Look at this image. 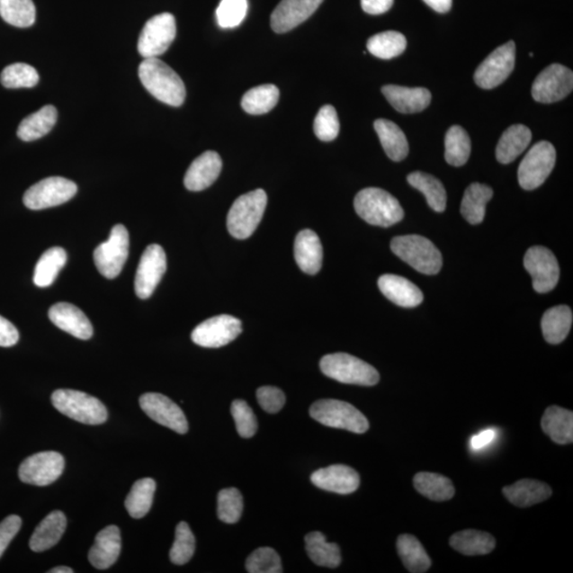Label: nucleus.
I'll return each mask as SVG.
<instances>
[{
	"label": "nucleus",
	"instance_id": "a18cd8bd",
	"mask_svg": "<svg viewBox=\"0 0 573 573\" xmlns=\"http://www.w3.org/2000/svg\"><path fill=\"white\" fill-rule=\"evenodd\" d=\"M366 47L372 55L383 60H389L400 56L406 50L407 40L404 34L398 31H386L370 38Z\"/></svg>",
	"mask_w": 573,
	"mask_h": 573
},
{
	"label": "nucleus",
	"instance_id": "5701e85b",
	"mask_svg": "<svg viewBox=\"0 0 573 573\" xmlns=\"http://www.w3.org/2000/svg\"><path fill=\"white\" fill-rule=\"evenodd\" d=\"M121 551V530L116 525H109L97 534L88 552V560L94 569L104 570L116 563Z\"/></svg>",
	"mask_w": 573,
	"mask_h": 573
},
{
	"label": "nucleus",
	"instance_id": "58836bf2",
	"mask_svg": "<svg viewBox=\"0 0 573 573\" xmlns=\"http://www.w3.org/2000/svg\"><path fill=\"white\" fill-rule=\"evenodd\" d=\"M67 252L60 246L51 247L35 265L33 282L40 288L49 287L56 281L58 272L67 264Z\"/></svg>",
	"mask_w": 573,
	"mask_h": 573
},
{
	"label": "nucleus",
	"instance_id": "393cba45",
	"mask_svg": "<svg viewBox=\"0 0 573 573\" xmlns=\"http://www.w3.org/2000/svg\"><path fill=\"white\" fill-rule=\"evenodd\" d=\"M294 258L300 270L315 275L322 268L323 247L320 238L311 229L300 230L294 242Z\"/></svg>",
	"mask_w": 573,
	"mask_h": 573
},
{
	"label": "nucleus",
	"instance_id": "7c9ffc66",
	"mask_svg": "<svg viewBox=\"0 0 573 573\" xmlns=\"http://www.w3.org/2000/svg\"><path fill=\"white\" fill-rule=\"evenodd\" d=\"M573 315L569 306H555L545 312L542 320L543 338L548 344L560 345L569 335Z\"/></svg>",
	"mask_w": 573,
	"mask_h": 573
},
{
	"label": "nucleus",
	"instance_id": "c9c22d12",
	"mask_svg": "<svg viewBox=\"0 0 573 573\" xmlns=\"http://www.w3.org/2000/svg\"><path fill=\"white\" fill-rule=\"evenodd\" d=\"M449 542L454 551L470 557L488 554L496 547V541L492 535L478 530L458 532L451 537Z\"/></svg>",
	"mask_w": 573,
	"mask_h": 573
},
{
	"label": "nucleus",
	"instance_id": "ddd939ff",
	"mask_svg": "<svg viewBox=\"0 0 573 573\" xmlns=\"http://www.w3.org/2000/svg\"><path fill=\"white\" fill-rule=\"evenodd\" d=\"M573 74L560 64H551L537 76L532 85V96L537 103L560 102L572 92Z\"/></svg>",
	"mask_w": 573,
	"mask_h": 573
},
{
	"label": "nucleus",
	"instance_id": "b1692460",
	"mask_svg": "<svg viewBox=\"0 0 573 573\" xmlns=\"http://www.w3.org/2000/svg\"><path fill=\"white\" fill-rule=\"evenodd\" d=\"M381 92L389 104L401 114L419 113L431 103V93L427 88L386 85Z\"/></svg>",
	"mask_w": 573,
	"mask_h": 573
},
{
	"label": "nucleus",
	"instance_id": "a19ab883",
	"mask_svg": "<svg viewBox=\"0 0 573 573\" xmlns=\"http://www.w3.org/2000/svg\"><path fill=\"white\" fill-rule=\"evenodd\" d=\"M407 180L412 187L417 189L426 197L431 209L438 212L445 210L447 193L444 186L436 177L416 171V173L407 175Z\"/></svg>",
	"mask_w": 573,
	"mask_h": 573
},
{
	"label": "nucleus",
	"instance_id": "c85d7f7f",
	"mask_svg": "<svg viewBox=\"0 0 573 573\" xmlns=\"http://www.w3.org/2000/svg\"><path fill=\"white\" fill-rule=\"evenodd\" d=\"M506 499L514 506L528 507L551 498L552 489L548 484L531 479H524L502 489Z\"/></svg>",
	"mask_w": 573,
	"mask_h": 573
},
{
	"label": "nucleus",
	"instance_id": "4468645a",
	"mask_svg": "<svg viewBox=\"0 0 573 573\" xmlns=\"http://www.w3.org/2000/svg\"><path fill=\"white\" fill-rule=\"evenodd\" d=\"M524 264L532 276L536 292H551L558 285L560 279L558 259L547 247L540 246L530 247L525 253Z\"/></svg>",
	"mask_w": 573,
	"mask_h": 573
},
{
	"label": "nucleus",
	"instance_id": "bf43d9fd",
	"mask_svg": "<svg viewBox=\"0 0 573 573\" xmlns=\"http://www.w3.org/2000/svg\"><path fill=\"white\" fill-rule=\"evenodd\" d=\"M496 433L493 429L482 431L479 434L472 436L470 441L471 448L474 451H480V449L487 447L495 439Z\"/></svg>",
	"mask_w": 573,
	"mask_h": 573
},
{
	"label": "nucleus",
	"instance_id": "ea45409f",
	"mask_svg": "<svg viewBox=\"0 0 573 573\" xmlns=\"http://www.w3.org/2000/svg\"><path fill=\"white\" fill-rule=\"evenodd\" d=\"M413 484L419 494L434 501L452 499L456 493L453 484L448 478L434 472H418Z\"/></svg>",
	"mask_w": 573,
	"mask_h": 573
},
{
	"label": "nucleus",
	"instance_id": "de8ad7c7",
	"mask_svg": "<svg viewBox=\"0 0 573 573\" xmlns=\"http://www.w3.org/2000/svg\"><path fill=\"white\" fill-rule=\"evenodd\" d=\"M39 80L37 69L25 63L11 64L0 76L2 85L7 88L34 87Z\"/></svg>",
	"mask_w": 573,
	"mask_h": 573
},
{
	"label": "nucleus",
	"instance_id": "f3484780",
	"mask_svg": "<svg viewBox=\"0 0 573 573\" xmlns=\"http://www.w3.org/2000/svg\"><path fill=\"white\" fill-rule=\"evenodd\" d=\"M167 269V257L158 245L147 246L135 276V293L139 299L150 298Z\"/></svg>",
	"mask_w": 573,
	"mask_h": 573
},
{
	"label": "nucleus",
	"instance_id": "5fc2aeb1",
	"mask_svg": "<svg viewBox=\"0 0 573 573\" xmlns=\"http://www.w3.org/2000/svg\"><path fill=\"white\" fill-rule=\"evenodd\" d=\"M258 404L265 412L275 415L285 406L286 397L281 389L275 387H262L256 393Z\"/></svg>",
	"mask_w": 573,
	"mask_h": 573
},
{
	"label": "nucleus",
	"instance_id": "f704fd0d",
	"mask_svg": "<svg viewBox=\"0 0 573 573\" xmlns=\"http://www.w3.org/2000/svg\"><path fill=\"white\" fill-rule=\"evenodd\" d=\"M306 551L318 566L336 569L341 564L340 548L335 542H328L321 532H311L305 537Z\"/></svg>",
	"mask_w": 573,
	"mask_h": 573
},
{
	"label": "nucleus",
	"instance_id": "864d4df0",
	"mask_svg": "<svg viewBox=\"0 0 573 573\" xmlns=\"http://www.w3.org/2000/svg\"><path fill=\"white\" fill-rule=\"evenodd\" d=\"M236 429L242 438L250 439L257 431V419L250 406L245 400L236 399L230 407Z\"/></svg>",
	"mask_w": 573,
	"mask_h": 573
},
{
	"label": "nucleus",
	"instance_id": "423d86ee",
	"mask_svg": "<svg viewBox=\"0 0 573 573\" xmlns=\"http://www.w3.org/2000/svg\"><path fill=\"white\" fill-rule=\"evenodd\" d=\"M51 401L62 415L82 424L100 425L108 419V411L102 401L76 389H57Z\"/></svg>",
	"mask_w": 573,
	"mask_h": 573
},
{
	"label": "nucleus",
	"instance_id": "0eeeda50",
	"mask_svg": "<svg viewBox=\"0 0 573 573\" xmlns=\"http://www.w3.org/2000/svg\"><path fill=\"white\" fill-rule=\"evenodd\" d=\"M310 416L324 426L362 434L370 428L368 419L357 407L338 399H321L310 407Z\"/></svg>",
	"mask_w": 573,
	"mask_h": 573
},
{
	"label": "nucleus",
	"instance_id": "6ab92c4d",
	"mask_svg": "<svg viewBox=\"0 0 573 573\" xmlns=\"http://www.w3.org/2000/svg\"><path fill=\"white\" fill-rule=\"evenodd\" d=\"M324 0H282L271 15V27L276 33H286L315 13Z\"/></svg>",
	"mask_w": 573,
	"mask_h": 573
},
{
	"label": "nucleus",
	"instance_id": "c03bdc74",
	"mask_svg": "<svg viewBox=\"0 0 573 573\" xmlns=\"http://www.w3.org/2000/svg\"><path fill=\"white\" fill-rule=\"evenodd\" d=\"M0 16L17 28L31 27L37 16L32 0H0Z\"/></svg>",
	"mask_w": 573,
	"mask_h": 573
},
{
	"label": "nucleus",
	"instance_id": "bb28decb",
	"mask_svg": "<svg viewBox=\"0 0 573 573\" xmlns=\"http://www.w3.org/2000/svg\"><path fill=\"white\" fill-rule=\"evenodd\" d=\"M67 521L64 513L53 511L47 515L33 532L29 547L34 552H43L56 546L67 530Z\"/></svg>",
	"mask_w": 573,
	"mask_h": 573
},
{
	"label": "nucleus",
	"instance_id": "4c0bfd02",
	"mask_svg": "<svg viewBox=\"0 0 573 573\" xmlns=\"http://www.w3.org/2000/svg\"><path fill=\"white\" fill-rule=\"evenodd\" d=\"M280 100V90L274 85H264L251 88L241 100V106L247 114L263 115L273 110Z\"/></svg>",
	"mask_w": 573,
	"mask_h": 573
},
{
	"label": "nucleus",
	"instance_id": "f257e3e1",
	"mask_svg": "<svg viewBox=\"0 0 573 573\" xmlns=\"http://www.w3.org/2000/svg\"><path fill=\"white\" fill-rule=\"evenodd\" d=\"M139 76L146 90L159 102L171 106H181L184 103V82L173 68L158 58H145L139 65Z\"/></svg>",
	"mask_w": 573,
	"mask_h": 573
},
{
	"label": "nucleus",
	"instance_id": "13d9d810",
	"mask_svg": "<svg viewBox=\"0 0 573 573\" xmlns=\"http://www.w3.org/2000/svg\"><path fill=\"white\" fill-rule=\"evenodd\" d=\"M394 0H362V7L365 13L380 15L392 8Z\"/></svg>",
	"mask_w": 573,
	"mask_h": 573
},
{
	"label": "nucleus",
	"instance_id": "4be33fe9",
	"mask_svg": "<svg viewBox=\"0 0 573 573\" xmlns=\"http://www.w3.org/2000/svg\"><path fill=\"white\" fill-rule=\"evenodd\" d=\"M50 321L75 338L88 340L92 338L93 325L85 312L69 303H58L49 309Z\"/></svg>",
	"mask_w": 573,
	"mask_h": 573
},
{
	"label": "nucleus",
	"instance_id": "f8f14e48",
	"mask_svg": "<svg viewBox=\"0 0 573 573\" xmlns=\"http://www.w3.org/2000/svg\"><path fill=\"white\" fill-rule=\"evenodd\" d=\"M516 45L510 40L490 53L475 73L476 85L483 90H492L509 78L515 67Z\"/></svg>",
	"mask_w": 573,
	"mask_h": 573
},
{
	"label": "nucleus",
	"instance_id": "37998d69",
	"mask_svg": "<svg viewBox=\"0 0 573 573\" xmlns=\"http://www.w3.org/2000/svg\"><path fill=\"white\" fill-rule=\"evenodd\" d=\"M471 151L470 139L462 127L453 126L445 138V159L449 165L461 167L469 161Z\"/></svg>",
	"mask_w": 573,
	"mask_h": 573
},
{
	"label": "nucleus",
	"instance_id": "c756f323",
	"mask_svg": "<svg viewBox=\"0 0 573 573\" xmlns=\"http://www.w3.org/2000/svg\"><path fill=\"white\" fill-rule=\"evenodd\" d=\"M532 139V132L524 125H514L506 130L502 134L497 148L496 157L501 164H510L527 149Z\"/></svg>",
	"mask_w": 573,
	"mask_h": 573
},
{
	"label": "nucleus",
	"instance_id": "09e8293b",
	"mask_svg": "<svg viewBox=\"0 0 573 573\" xmlns=\"http://www.w3.org/2000/svg\"><path fill=\"white\" fill-rule=\"evenodd\" d=\"M244 511V498L235 488L220 490L218 494V517L226 524L239 522Z\"/></svg>",
	"mask_w": 573,
	"mask_h": 573
},
{
	"label": "nucleus",
	"instance_id": "9d476101",
	"mask_svg": "<svg viewBox=\"0 0 573 573\" xmlns=\"http://www.w3.org/2000/svg\"><path fill=\"white\" fill-rule=\"evenodd\" d=\"M78 192L76 183L61 176H51L34 184L23 194V204L32 210L67 203Z\"/></svg>",
	"mask_w": 573,
	"mask_h": 573
},
{
	"label": "nucleus",
	"instance_id": "1a4fd4ad",
	"mask_svg": "<svg viewBox=\"0 0 573 573\" xmlns=\"http://www.w3.org/2000/svg\"><path fill=\"white\" fill-rule=\"evenodd\" d=\"M130 238L125 226L117 224L111 230L108 241L98 246L94 252V264L100 274L113 280L125 265L129 256Z\"/></svg>",
	"mask_w": 573,
	"mask_h": 573
},
{
	"label": "nucleus",
	"instance_id": "72a5a7b5",
	"mask_svg": "<svg viewBox=\"0 0 573 573\" xmlns=\"http://www.w3.org/2000/svg\"><path fill=\"white\" fill-rule=\"evenodd\" d=\"M493 194L492 188L480 183H472L466 189L462 204H461V214L465 220L470 224L481 223L486 217L487 204L493 198Z\"/></svg>",
	"mask_w": 573,
	"mask_h": 573
},
{
	"label": "nucleus",
	"instance_id": "dca6fc26",
	"mask_svg": "<svg viewBox=\"0 0 573 573\" xmlns=\"http://www.w3.org/2000/svg\"><path fill=\"white\" fill-rule=\"evenodd\" d=\"M242 332L237 318L221 315L209 318L193 329L192 340L199 346L222 347L234 341Z\"/></svg>",
	"mask_w": 573,
	"mask_h": 573
},
{
	"label": "nucleus",
	"instance_id": "a878e982",
	"mask_svg": "<svg viewBox=\"0 0 573 573\" xmlns=\"http://www.w3.org/2000/svg\"><path fill=\"white\" fill-rule=\"evenodd\" d=\"M378 287L383 295L394 304L412 309L422 304L424 295L419 288L405 279L394 274H386L378 280Z\"/></svg>",
	"mask_w": 573,
	"mask_h": 573
},
{
	"label": "nucleus",
	"instance_id": "9b49d317",
	"mask_svg": "<svg viewBox=\"0 0 573 573\" xmlns=\"http://www.w3.org/2000/svg\"><path fill=\"white\" fill-rule=\"evenodd\" d=\"M176 35L175 16L162 13L146 22L139 40V55L145 58H158L169 49Z\"/></svg>",
	"mask_w": 573,
	"mask_h": 573
},
{
	"label": "nucleus",
	"instance_id": "8fccbe9b",
	"mask_svg": "<svg viewBox=\"0 0 573 573\" xmlns=\"http://www.w3.org/2000/svg\"><path fill=\"white\" fill-rule=\"evenodd\" d=\"M250 573H281L282 566L279 553L269 547L259 548L250 554L246 563Z\"/></svg>",
	"mask_w": 573,
	"mask_h": 573
},
{
	"label": "nucleus",
	"instance_id": "3c124183",
	"mask_svg": "<svg viewBox=\"0 0 573 573\" xmlns=\"http://www.w3.org/2000/svg\"><path fill=\"white\" fill-rule=\"evenodd\" d=\"M313 130L317 138L322 141H333L338 138L340 122L333 105H324L318 112Z\"/></svg>",
	"mask_w": 573,
	"mask_h": 573
},
{
	"label": "nucleus",
	"instance_id": "6e6d98bb",
	"mask_svg": "<svg viewBox=\"0 0 573 573\" xmlns=\"http://www.w3.org/2000/svg\"><path fill=\"white\" fill-rule=\"evenodd\" d=\"M22 528V519L17 515H10L0 523V558L8 548Z\"/></svg>",
	"mask_w": 573,
	"mask_h": 573
},
{
	"label": "nucleus",
	"instance_id": "cd10ccee",
	"mask_svg": "<svg viewBox=\"0 0 573 573\" xmlns=\"http://www.w3.org/2000/svg\"><path fill=\"white\" fill-rule=\"evenodd\" d=\"M542 429L560 445L573 442V413L558 406L549 407L542 418Z\"/></svg>",
	"mask_w": 573,
	"mask_h": 573
},
{
	"label": "nucleus",
	"instance_id": "2eb2a0df",
	"mask_svg": "<svg viewBox=\"0 0 573 573\" xmlns=\"http://www.w3.org/2000/svg\"><path fill=\"white\" fill-rule=\"evenodd\" d=\"M65 460L61 453L44 452L27 458L20 466L21 481L31 486L46 487L60 478Z\"/></svg>",
	"mask_w": 573,
	"mask_h": 573
},
{
	"label": "nucleus",
	"instance_id": "2f4dec72",
	"mask_svg": "<svg viewBox=\"0 0 573 573\" xmlns=\"http://www.w3.org/2000/svg\"><path fill=\"white\" fill-rule=\"evenodd\" d=\"M374 128L387 156L394 162L403 161L409 153V144L405 133L397 123L387 120H377L374 122Z\"/></svg>",
	"mask_w": 573,
	"mask_h": 573
},
{
	"label": "nucleus",
	"instance_id": "39448f33",
	"mask_svg": "<svg viewBox=\"0 0 573 573\" xmlns=\"http://www.w3.org/2000/svg\"><path fill=\"white\" fill-rule=\"evenodd\" d=\"M324 375L347 385L372 387L380 381V373L363 360L345 353L327 354L320 363Z\"/></svg>",
	"mask_w": 573,
	"mask_h": 573
},
{
	"label": "nucleus",
	"instance_id": "052dcab7",
	"mask_svg": "<svg viewBox=\"0 0 573 573\" xmlns=\"http://www.w3.org/2000/svg\"><path fill=\"white\" fill-rule=\"evenodd\" d=\"M423 2L439 13H447L452 5V0H423Z\"/></svg>",
	"mask_w": 573,
	"mask_h": 573
},
{
	"label": "nucleus",
	"instance_id": "aec40b11",
	"mask_svg": "<svg viewBox=\"0 0 573 573\" xmlns=\"http://www.w3.org/2000/svg\"><path fill=\"white\" fill-rule=\"evenodd\" d=\"M310 479L317 488L340 495L356 492L360 486L358 472L340 464L316 470Z\"/></svg>",
	"mask_w": 573,
	"mask_h": 573
},
{
	"label": "nucleus",
	"instance_id": "f03ea898",
	"mask_svg": "<svg viewBox=\"0 0 573 573\" xmlns=\"http://www.w3.org/2000/svg\"><path fill=\"white\" fill-rule=\"evenodd\" d=\"M354 210L372 226L389 228L403 220L405 212L398 200L381 188H365L354 201Z\"/></svg>",
	"mask_w": 573,
	"mask_h": 573
},
{
	"label": "nucleus",
	"instance_id": "79ce46f5",
	"mask_svg": "<svg viewBox=\"0 0 573 573\" xmlns=\"http://www.w3.org/2000/svg\"><path fill=\"white\" fill-rule=\"evenodd\" d=\"M156 489L157 483L151 478H144L134 483L125 502L130 516L139 519L147 515L151 509Z\"/></svg>",
	"mask_w": 573,
	"mask_h": 573
},
{
	"label": "nucleus",
	"instance_id": "20e7f679",
	"mask_svg": "<svg viewBox=\"0 0 573 573\" xmlns=\"http://www.w3.org/2000/svg\"><path fill=\"white\" fill-rule=\"evenodd\" d=\"M391 250L395 255L421 273L434 275L439 273L442 268L441 252L433 242L423 236H398L392 240Z\"/></svg>",
	"mask_w": 573,
	"mask_h": 573
},
{
	"label": "nucleus",
	"instance_id": "473e14b6",
	"mask_svg": "<svg viewBox=\"0 0 573 573\" xmlns=\"http://www.w3.org/2000/svg\"><path fill=\"white\" fill-rule=\"evenodd\" d=\"M58 111L53 105H45L35 113L29 115L17 129V136L23 141H33L42 139L55 127Z\"/></svg>",
	"mask_w": 573,
	"mask_h": 573
},
{
	"label": "nucleus",
	"instance_id": "7ed1b4c3",
	"mask_svg": "<svg viewBox=\"0 0 573 573\" xmlns=\"http://www.w3.org/2000/svg\"><path fill=\"white\" fill-rule=\"evenodd\" d=\"M267 203V193L263 189L242 194L228 211L229 234L236 239L249 238L261 223Z\"/></svg>",
	"mask_w": 573,
	"mask_h": 573
},
{
	"label": "nucleus",
	"instance_id": "e433bc0d",
	"mask_svg": "<svg viewBox=\"0 0 573 573\" xmlns=\"http://www.w3.org/2000/svg\"><path fill=\"white\" fill-rule=\"evenodd\" d=\"M398 552L407 569L412 573L427 572L431 560L421 542L410 534L400 535L398 539Z\"/></svg>",
	"mask_w": 573,
	"mask_h": 573
},
{
	"label": "nucleus",
	"instance_id": "4d7b16f0",
	"mask_svg": "<svg viewBox=\"0 0 573 573\" xmlns=\"http://www.w3.org/2000/svg\"><path fill=\"white\" fill-rule=\"evenodd\" d=\"M19 330L7 318L0 316V346H13L19 342Z\"/></svg>",
	"mask_w": 573,
	"mask_h": 573
},
{
	"label": "nucleus",
	"instance_id": "412c9836",
	"mask_svg": "<svg viewBox=\"0 0 573 573\" xmlns=\"http://www.w3.org/2000/svg\"><path fill=\"white\" fill-rule=\"evenodd\" d=\"M222 170V159L215 151H206L194 159L184 177L188 191L201 192L214 184Z\"/></svg>",
	"mask_w": 573,
	"mask_h": 573
},
{
	"label": "nucleus",
	"instance_id": "6e6552de",
	"mask_svg": "<svg viewBox=\"0 0 573 573\" xmlns=\"http://www.w3.org/2000/svg\"><path fill=\"white\" fill-rule=\"evenodd\" d=\"M557 161V152L549 141H540L531 148L518 168V182L525 191L540 187L551 175Z\"/></svg>",
	"mask_w": 573,
	"mask_h": 573
},
{
	"label": "nucleus",
	"instance_id": "603ef678",
	"mask_svg": "<svg viewBox=\"0 0 573 573\" xmlns=\"http://www.w3.org/2000/svg\"><path fill=\"white\" fill-rule=\"evenodd\" d=\"M247 0H221L216 15L221 28H235L246 19Z\"/></svg>",
	"mask_w": 573,
	"mask_h": 573
},
{
	"label": "nucleus",
	"instance_id": "49530a36",
	"mask_svg": "<svg viewBox=\"0 0 573 573\" xmlns=\"http://www.w3.org/2000/svg\"><path fill=\"white\" fill-rule=\"evenodd\" d=\"M196 551V539L185 522L177 524L175 540L170 551V560L175 565H185L192 560Z\"/></svg>",
	"mask_w": 573,
	"mask_h": 573
},
{
	"label": "nucleus",
	"instance_id": "a211bd4d",
	"mask_svg": "<svg viewBox=\"0 0 573 573\" xmlns=\"http://www.w3.org/2000/svg\"><path fill=\"white\" fill-rule=\"evenodd\" d=\"M141 409L153 421L180 434L188 431L184 412L173 400L158 393H146L139 398Z\"/></svg>",
	"mask_w": 573,
	"mask_h": 573
},
{
	"label": "nucleus",
	"instance_id": "680f3d73",
	"mask_svg": "<svg viewBox=\"0 0 573 573\" xmlns=\"http://www.w3.org/2000/svg\"><path fill=\"white\" fill-rule=\"evenodd\" d=\"M50 573H74V570L72 569H69V567H56V569H53L51 570H49Z\"/></svg>",
	"mask_w": 573,
	"mask_h": 573
}]
</instances>
